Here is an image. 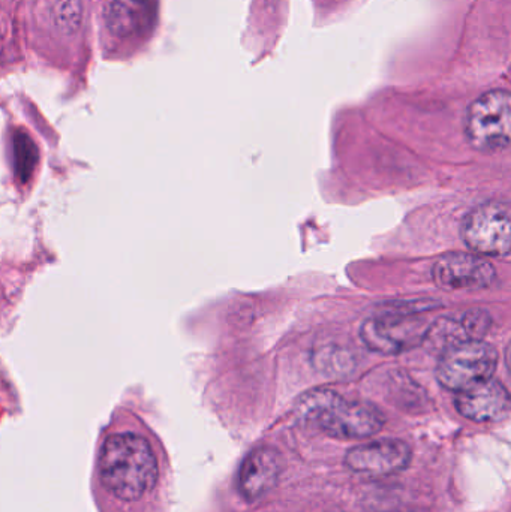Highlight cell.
Here are the masks:
<instances>
[{
	"label": "cell",
	"instance_id": "obj_1",
	"mask_svg": "<svg viewBox=\"0 0 511 512\" xmlns=\"http://www.w3.org/2000/svg\"><path fill=\"white\" fill-rule=\"evenodd\" d=\"M98 469L102 486L119 501H138L158 483L155 451L134 432L114 433L105 439Z\"/></svg>",
	"mask_w": 511,
	"mask_h": 512
},
{
	"label": "cell",
	"instance_id": "obj_2",
	"mask_svg": "<svg viewBox=\"0 0 511 512\" xmlns=\"http://www.w3.org/2000/svg\"><path fill=\"white\" fill-rule=\"evenodd\" d=\"M296 417L335 439H368L383 430L386 417L368 402L347 400L332 390L308 391L297 399Z\"/></svg>",
	"mask_w": 511,
	"mask_h": 512
},
{
	"label": "cell",
	"instance_id": "obj_3",
	"mask_svg": "<svg viewBox=\"0 0 511 512\" xmlns=\"http://www.w3.org/2000/svg\"><path fill=\"white\" fill-rule=\"evenodd\" d=\"M497 367L494 346L480 339H465L441 352L437 378L446 390L462 393L491 381Z\"/></svg>",
	"mask_w": 511,
	"mask_h": 512
},
{
	"label": "cell",
	"instance_id": "obj_4",
	"mask_svg": "<svg viewBox=\"0 0 511 512\" xmlns=\"http://www.w3.org/2000/svg\"><path fill=\"white\" fill-rule=\"evenodd\" d=\"M465 135L471 147L483 153L509 149L511 137L510 93L494 89L483 93L468 108Z\"/></svg>",
	"mask_w": 511,
	"mask_h": 512
},
{
	"label": "cell",
	"instance_id": "obj_5",
	"mask_svg": "<svg viewBox=\"0 0 511 512\" xmlns=\"http://www.w3.org/2000/svg\"><path fill=\"white\" fill-rule=\"evenodd\" d=\"M462 240L474 254L507 256L511 248V216L509 206L486 203L468 213L462 222Z\"/></svg>",
	"mask_w": 511,
	"mask_h": 512
},
{
	"label": "cell",
	"instance_id": "obj_6",
	"mask_svg": "<svg viewBox=\"0 0 511 512\" xmlns=\"http://www.w3.org/2000/svg\"><path fill=\"white\" fill-rule=\"evenodd\" d=\"M428 325L413 313H387L375 316L363 324L362 339L372 351L381 354H401L416 348L428 336Z\"/></svg>",
	"mask_w": 511,
	"mask_h": 512
},
{
	"label": "cell",
	"instance_id": "obj_7",
	"mask_svg": "<svg viewBox=\"0 0 511 512\" xmlns=\"http://www.w3.org/2000/svg\"><path fill=\"white\" fill-rule=\"evenodd\" d=\"M413 450L401 439H381L356 445L345 454L344 463L350 471L371 477L398 474L410 466Z\"/></svg>",
	"mask_w": 511,
	"mask_h": 512
},
{
	"label": "cell",
	"instance_id": "obj_8",
	"mask_svg": "<svg viewBox=\"0 0 511 512\" xmlns=\"http://www.w3.org/2000/svg\"><path fill=\"white\" fill-rule=\"evenodd\" d=\"M435 283L447 291H480L495 282L494 265L480 255L449 254L432 270Z\"/></svg>",
	"mask_w": 511,
	"mask_h": 512
},
{
	"label": "cell",
	"instance_id": "obj_9",
	"mask_svg": "<svg viewBox=\"0 0 511 512\" xmlns=\"http://www.w3.org/2000/svg\"><path fill=\"white\" fill-rule=\"evenodd\" d=\"M282 457L276 448L258 447L243 460L239 490L246 502H255L275 489L282 472Z\"/></svg>",
	"mask_w": 511,
	"mask_h": 512
},
{
	"label": "cell",
	"instance_id": "obj_10",
	"mask_svg": "<svg viewBox=\"0 0 511 512\" xmlns=\"http://www.w3.org/2000/svg\"><path fill=\"white\" fill-rule=\"evenodd\" d=\"M455 403L462 417L476 423H497L510 414L509 391L494 379L458 393Z\"/></svg>",
	"mask_w": 511,
	"mask_h": 512
},
{
	"label": "cell",
	"instance_id": "obj_11",
	"mask_svg": "<svg viewBox=\"0 0 511 512\" xmlns=\"http://www.w3.org/2000/svg\"><path fill=\"white\" fill-rule=\"evenodd\" d=\"M152 0H110L107 23L114 35L129 36L149 23Z\"/></svg>",
	"mask_w": 511,
	"mask_h": 512
},
{
	"label": "cell",
	"instance_id": "obj_12",
	"mask_svg": "<svg viewBox=\"0 0 511 512\" xmlns=\"http://www.w3.org/2000/svg\"><path fill=\"white\" fill-rule=\"evenodd\" d=\"M15 171L21 183H27L38 164V149L29 135L18 132L14 137Z\"/></svg>",
	"mask_w": 511,
	"mask_h": 512
},
{
	"label": "cell",
	"instance_id": "obj_13",
	"mask_svg": "<svg viewBox=\"0 0 511 512\" xmlns=\"http://www.w3.org/2000/svg\"><path fill=\"white\" fill-rule=\"evenodd\" d=\"M57 21L65 26H77L80 21V0H57Z\"/></svg>",
	"mask_w": 511,
	"mask_h": 512
}]
</instances>
